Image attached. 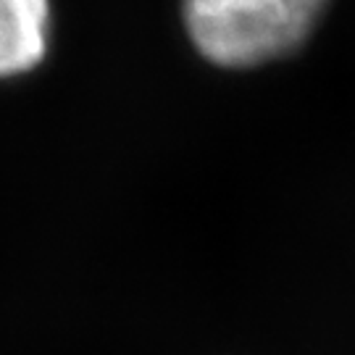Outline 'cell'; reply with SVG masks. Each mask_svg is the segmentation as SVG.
Here are the masks:
<instances>
[{
    "label": "cell",
    "mask_w": 355,
    "mask_h": 355,
    "mask_svg": "<svg viewBox=\"0 0 355 355\" xmlns=\"http://www.w3.org/2000/svg\"><path fill=\"white\" fill-rule=\"evenodd\" d=\"M329 0H182L192 48L218 69H261L300 53Z\"/></svg>",
    "instance_id": "obj_1"
},
{
    "label": "cell",
    "mask_w": 355,
    "mask_h": 355,
    "mask_svg": "<svg viewBox=\"0 0 355 355\" xmlns=\"http://www.w3.org/2000/svg\"><path fill=\"white\" fill-rule=\"evenodd\" d=\"M51 42V0H0V79L32 71Z\"/></svg>",
    "instance_id": "obj_2"
}]
</instances>
